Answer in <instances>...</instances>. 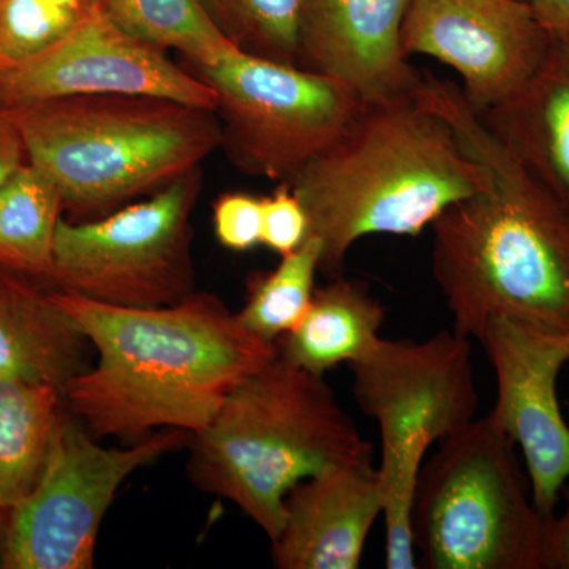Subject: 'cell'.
I'll return each mask as SVG.
<instances>
[{"instance_id": "6da1fadb", "label": "cell", "mask_w": 569, "mask_h": 569, "mask_svg": "<svg viewBox=\"0 0 569 569\" xmlns=\"http://www.w3.org/2000/svg\"><path fill=\"white\" fill-rule=\"evenodd\" d=\"M418 99L443 116L486 171L477 193L430 224L432 274L456 335L490 318L569 332V209L471 110L459 86L422 74Z\"/></svg>"}, {"instance_id": "7a4b0ae2", "label": "cell", "mask_w": 569, "mask_h": 569, "mask_svg": "<svg viewBox=\"0 0 569 569\" xmlns=\"http://www.w3.org/2000/svg\"><path fill=\"white\" fill-rule=\"evenodd\" d=\"M50 291L97 355L62 397L99 440L133 445L163 429L193 436L241 381L277 356L276 343L253 335L219 296L206 291L151 309Z\"/></svg>"}, {"instance_id": "3957f363", "label": "cell", "mask_w": 569, "mask_h": 569, "mask_svg": "<svg viewBox=\"0 0 569 569\" xmlns=\"http://www.w3.org/2000/svg\"><path fill=\"white\" fill-rule=\"evenodd\" d=\"M486 171L451 123L413 96L365 103L332 148L291 187L321 244L320 272L342 276L351 247L373 234L419 236L485 186Z\"/></svg>"}, {"instance_id": "277c9868", "label": "cell", "mask_w": 569, "mask_h": 569, "mask_svg": "<svg viewBox=\"0 0 569 569\" xmlns=\"http://www.w3.org/2000/svg\"><path fill=\"white\" fill-rule=\"evenodd\" d=\"M187 475L198 489L231 501L274 541L288 493L331 468L373 462L325 376L279 355L238 385L189 438Z\"/></svg>"}, {"instance_id": "5b68a950", "label": "cell", "mask_w": 569, "mask_h": 569, "mask_svg": "<svg viewBox=\"0 0 569 569\" xmlns=\"http://www.w3.org/2000/svg\"><path fill=\"white\" fill-rule=\"evenodd\" d=\"M28 162L80 219L159 192L220 149L216 111L146 96H84L6 108Z\"/></svg>"}, {"instance_id": "8992f818", "label": "cell", "mask_w": 569, "mask_h": 569, "mask_svg": "<svg viewBox=\"0 0 569 569\" xmlns=\"http://www.w3.org/2000/svg\"><path fill=\"white\" fill-rule=\"evenodd\" d=\"M548 520L535 507L516 443L486 415L422 463L411 541L427 569H545Z\"/></svg>"}, {"instance_id": "52a82bcc", "label": "cell", "mask_w": 569, "mask_h": 569, "mask_svg": "<svg viewBox=\"0 0 569 569\" xmlns=\"http://www.w3.org/2000/svg\"><path fill=\"white\" fill-rule=\"evenodd\" d=\"M359 410L380 429L378 466L387 529V568H418L411 507L419 470L433 445L477 418L471 340L441 331L421 342L381 337L348 365Z\"/></svg>"}, {"instance_id": "ba28073f", "label": "cell", "mask_w": 569, "mask_h": 569, "mask_svg": "<svg viewBox=\"0 0 569 569\" xmlns=\"http://www.w3.org/2000/svg\"><path fill=\"white\" fill-rule=\"evenodd\" d=\"M203 182V167H198L107 216L62 217L48 284L119 307L151 309L182 301L197 291L192 213Z\"/></svg>"}, {"instance_id": "9c48e42d", "label": "cell", "mask_w": 569, "mask_h": 569, "mask_svg": "<svg viewBox=\"0 0 569 569\" xmlns=\"http://www.w3.org/2000/svg\"><path fill=\"white\" fill-rule=\"evenodd\" d=\"M192 71L217 93L227 159L241 173L277 183L293 182L365 108L353 89L329 74L239 50Z\"/></svg>"}, {"instance_id": "30bf717a", "label": "cell", "mask_w": 569, "mask_h": 569, "mask_svg": "<svg viewBox=\"0 0 569 569\" xmlns=\"http://www.w3.org/2000/svg\"><path fill=\"white\" fill-rule=\"evenodd\" d=\"M189 438L163 429L104 448L63 406L36 485L6 511L3 569H91L100 527L123 481Z\"/></svg>"}, {"instance_id": "8fae6325", "label": "cell", "mask_w": 569, "mask_h": 569, "mask_svg": "<svg viewBox=\"0 0 569 569\" xmlns=\"http://www.w3.org/2000/svg\"><path fill=\"white\" fill-rule=\"evenodd\" d=\"M84 96H146L216 111L217 93L164 51L122 31L100 2L66 36L0 67V108Z\"/></svg>"}, {"instance_id": "7c38bea8", "label": "cell", "mask_w": 569, "mask_h": 569, "mask_svg": "<svg viewBox=\"0 0 569 569\" xmlns=\"http://www.w3.org/2000/svg\"><path fill=\"white\" fill-rule=\"evenodd\" d=\"M549 41L527 0H411L402 29L407 58L429 56L458 71L478 114L522 89Z\"/></svg>"}, {"instance_id": "4fadbf2b", "label": "cell", "mask_w": 569, "mask_h": 569, "mask_svg": "<svg viewBox=\"0 0 569 569\" xmlns=\"http://www.w3.org/2000/svg\"><path fill=\"white\" fill-rule=\"evenodd\" d=\"M478 340L496 372L490 418L522 451L535 507L552 518L569 479V425L557 396L561 369L569 362V332L496 317Z\"/></svg>"}, {"instance_id": "5bb4252c", "label": "cell", "mask_w": 569, "mask_h": 569, "mask_svg": "<svg viewBox=\"0 0 569 569\" xmlns=\"http://www.w3.org/2000/svg\"><path fill=\"white\" fill-rule=\"evenodd\" d=\"M411 0H307L301 67L329 74L365 103L413 96L421 84L402 50Z\"/></svg>"}, {"instance_id": "9a60e30c", "label": "cell", "mask_w": 569, "mask_h": 569, "mask_svg": "<svg viewBox=\"0 0 569 569\" xmlns=\"http://www.w3.org/2000/svg\"><path fill=\"white\" fill-rule=\"evenodd\" d=\"M381 516L373 462L326 470L288 493L282 530L271 541L272 561L279 569H358Z\"/></svg>"}, {"instance_id": "2e32d148", "label": "cell", "mask_w": 569, "mask_h": 569, "mask_svg": "<svg viewBox=\"0 0 569 569\" xmlns=\"http://www.w3.org/2000/svg\"><path fill=\"white\" fill-rule=\"evenodd\" d=\"M88 337L56 305L50 287L0 268V376L63 389L92 366Z\"/></svg>"}, {"instance_id": "e0dca14e", "label": "cell", "mask_w": 569, "mask_h": 569, "mask_svg": "<svg viewBox=\"0 0 569 569\" xmlns=\"http://www.w3.org/2000/svg\"><path fill=\"white\" fill-rule=\"evenodd\" d=\"M479 118L569 209V36L550 33L530 80Z\"/></svg>"}, {"instance_id": "ac0fdd59", "label": "cell", "mask_w": 569, "mask_h": 569, "mask_svg": "<svg viewBox=\"0 0 569 569\" xmlns=\"http://www.w3.org/2000/svg\"><path fill=\"white\" fill-rule=\"evenodd\" d=\"M385 307L361 280L331 277L317 287L305 318L276 342L277 355L307 372L325 376L370 353L381 339Z\"/></svg>"}, {"instance_id": "d6986e66", "label": "cell", "mask_w": 569, "mask_h": 569, "mask_svg": "<svg viewBox=\"0 0 569 569\" xmlns=\"http://www.w3.org/2000/svg\"><path fill=\"white\" fill-rule=\"evenodd\" d=\"M63 410L59 389L0 376V509L36 485Z\"/></svg>"}, {"instance_id": "ffe728a7", "label": "cell", "mask_w": 569, "mask_h": 569, "mask_svg": "<svg viewBox=\"0 0 569 569\" xmlns=\"http://www.w3.org/2000/svg\"><path fill=\"white\" fill-rule=\"evenodd\" d=\"M63 203L58 187L31 163L0 189V268L50 283Z\"/></svg>"}, {"instance_id": "44dd1931", "label": "cell", "mask_w": 569, "mask_h": 569, "mask_svg": "<svg viewBox=\"0 0 569 569\" xmlns=\"http://www.w3.org/2000/svg\"><path fill=\"white\" fill-rule=\"evenodd\" d=\"M100 7L122 31L159 50L181 52L193 69L217 66L238 50L200 0H100Z\"/></svg>"}, {"instance_id": "7402d4cb", "label": "cell", "mask_w": 569, "mask_h": 569, "mask_svg": "<svg viewBox=\"0 0 569 569\" xmlns=\"http://www.w3.org/2000/svg\"><path fill=\"white\" fill-rule=\"evenodd\" d=\"M280 258L272 271L250 276L244 306L236 312L249 331L272 343L293 331L309 310L320 272V241L309 236L298 250Z\"/></svg>"}, {"instance_id": "603a6c76", "label": "cell", "mask_w": 569, "mask_h": 569, "mask_svg": "<svg viewBox=\"0 0 569 569\" xmlns=\"http://www.w3.org/2000/svg\"><path fill=\"white\" fill-rule=\"evenodd\" d=\"M224 39L246 54L301 67L307 0H200Z\"/></svg>"}, {"instance_id": "cb8c5ba5", "label": "cell", "mask_w": 569, "mask_h": 569, "mask_svg": "<svg viewBox=\"0 0 569 569\" xmlns=\"http://www.w3.org/2000/svg\"><path fill=\"white\" fill-rule=\"evenodd\" d=\"M82 14L51 0H0V58L10 66L39 54Z\"/></svg>"}, {"instance_id": "d4e9b609", "label": "cell", "mask_w": 569, "mask_h": 569, "mask_svg": "<svg viewBox=\"0 0 569 569\" xmlns=\"http://www.w3.org/2000/svg\"><path fill=\"white\" fill-rule=\"evenodd\" d=\"M213 233L231 252H249L261 246L263 197L247 192H224L212 204Z\"/></svg>"}, {"instance_id": "484cf974", "label": "cell", "mask_w": 569, "mask_h": 569, "mask_svg": "<svg viewBox=\"0 0 569 569\" xmlns=\"http://www.w3.org/2000/svg\"><path fill=\"white\" fill-rule=\"evenodd\" d=\"M309 238V219L305 206L288 182L277 183L274 192L263 197L261 246L284 257Z\"/></svg>"}, {"instance_id": "4316f807", "label": "cell", "mask_w": 569, "mask_h": 569, "mask_svg": "<svg viewBox=\"0 0 569 569\" xmlns=\"http://www.w3.org/2000/svg\"><path fill=\"white\" fill-rule=\"evenodd\" d=\"M26 163L28 153L20 130L11 119L9 110L0 108V189Z\"/></svg>"}, {"instance_id": "83f0119b", "label": "cell", "mask_w": 569, "mask_h": 569, "mask_svg": "<svg viewBox=\"0 0 569 569\" xmlns=\"http://www.w3.org/2000/svg\"><path fill=\"white\" fill-rule=\"evenodd\" d=\"M563 512L548 520L545 545V569H569V486H565Z\"/></svg>"}, {"instance_id": "f1b7e54d", "label": "cell", "mask_w": 569, "mask_h": 569, "mask_svg": "<svg viewBox=\"0 0 569 569\" xmlns=\"http://www.w3.org/2000/svg\"><path fill=\"white\" fill-rule=\"evenodd\" d=\"M546 31L569 36V0H527Z\"/></svg>"}, {"instance_id": "f546056e", "label": "cell", "mask_w": 569, "mask_h": 569, "mask_svg": "<svg viewBox=\"0 0 569 569\" xmlns=\"http://www.w3.org/2000/svg\"><path fill=\"white\" fill-rule=\"evenodd\" d=\"M51 2L66 7V9L77 11V13H86V11L96 7L100 0H51Z\"/></svg>"}, {"instance_id": "4dcf8cb0", "label": "cell", "mask_w": 569, "mask_h": 569, "mask_svg": "<svg viewBox=\"0 0 569 569\" xmlns=\"http://www.w3.org/2000/svg\"><path fill=\"white\" fill-rule=\"evenodd\" d=\"M6 565V511L0 509V569Z\"/></svg>"}, {"instance_id": "1f68e13d", "label": "cell", "mask_w": 569, "mask_h": 569, "mask_svg": "<svg viewBox=\"0 0 569 569\" xmlns=\"http://www.w3.org/2000/svg\"><path fill=\"white\" fill-rule=\"evenodd\" d=\"M3 66H6V62H3V59L0 58V67H3Z\"/></svg>"}]
</instances>
